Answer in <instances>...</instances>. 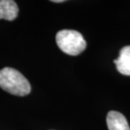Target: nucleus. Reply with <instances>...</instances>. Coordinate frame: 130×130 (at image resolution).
<instances>
[{
  "instance_id": "obj_1",
  "label": "nucleus",
  "mask_w": 130,
  "mask_h": 130,
  "mask_svg": "<svg viewBox=\"0 0 130 130\" xmlns=\"http://www.w3.org/2000/svg\"><path fill=\"white\" fill-rule=\"evenodd\" d=\"M0 87L14 95L25 96L30 94L31 87L28 79L13 68H4L0 70Z\"/></svg>"
},
{
  "instance_id": "obj_2",
  "label": "nucleus",
  "mask_w": 130,
  "mask_h": 130,
  "mask_svg": "<svg viewBox=\"0 0 130 130\" xmlns=\"http://www.w3.org/2000/svg\"><path fill=\"white\" fill-rule=\"evenodd\" d=\"M56 42L64 53L77 56L86 48V41L83 36L77 30H62L57 33Z\"/></svg>"
},
{
  "instance_id": "obj_3",
  "label": "nucleus",
  "mask_w": 130,
  "mask_h": 130,
  "mask_svg": "<svg viewBox=\"0 0 130 130\" xmlns=\"http://www.w3.org/2000/svg\"><path fill=\"white\" fill-rule=\"evenodd\" d=\"M106 124L109 130H130L126 118L116 111L108 112L106 116Z\"/></svg>"
},
{
  "instance_id": "obj_4",
  "label": "nucleus",
  "mask_w": 130,
  "mask_h": 130,
  "mask_svg": "<svg viewBox=\"0 0 130 130\" xmlns=\"http://www.w3.org/2000/svg\"><path fill=\"white\" fill-rule=\"evenodd\" d=\"M19 14L17 4L13 0H0V20L12 21Z\"/></svg>"
},
{
  "instance_id": "obj_5",
  "label": "nucleus",
  "mask_w": 130,
  "mask_h": 130,
  "mask_svg": "<svg viewBox=\"0 0 130 130\" xmlns=\"http://www.w3.org/2000/svg\"><path fill=\"white\" fill-rule=\"evenodd\" d=\"M114 63L118 72L123 75H130V46H126L121 49L119 57L114 59Z\"/></svg>"
},
{
  "instance_id": "obj_6",
  "label": "nucleus",
  "mask_w": 130,
  "mask_h": 130,
  "mask_svg": "<svg viewBox=\"0 0 130 130\" xmlns=\"http://www.w3.org/2000/svg\"><path fill=\"white\" fill-rule=\"evenodd\" d=\"M52 2H53V3H63L64 1L63 0H53Z\"/></svg>"
}]
</instances>
